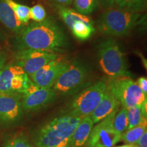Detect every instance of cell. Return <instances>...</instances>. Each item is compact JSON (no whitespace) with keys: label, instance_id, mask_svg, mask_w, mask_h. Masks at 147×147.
I'll return each instance as SVG.
<instances>
[{"label":"cell","instance_id":"obj_1","mask_svg":"<svg viewBox=\"0 0 147 147\" xmlns=\"http://www.w3.org/2000/svg\"><path fill=\"white\" fill-rule=\"evenodd\" d=\"M18 50L34 49L57 51L67 45L66 37L54 22L45 19L25 25L16 36Z\"/></svg>","mask_w":147,"mask_h":147},{"label":"cell","instance_id":"obj_2","mask_svg":"<svg viewBox=\"0 0 147 147\" xmlns=\"http://www.w3.org/2000/svg\"><path fill=\"white\" fill-rule=\"evenodd\" d=\"M82 117L64 115L49 121L36 134V147H69L71 136Z\"/></svg>","mask_w":147,"mask_h":147},{"label":"cell","instance_id":"obj_3","mask_svg":"<svg viewBox=\"0 0 147 147\" xmlns=\"http://www.w3.org/2000/svg\"><path fill=\"white\" fill-rule=\"evenodd\" d=\"M144 21L142 12H133L118 8L106 10L98 21L97 27L103 34L113 36H123Z\"/></svg>","mask_w":147,"mask_h":147},{"label":"cell","instance_id":"obj_4","mask_svg":"<svg viewBox=\"0 0 147 147\" xmlns=\"http://www.w3.org/2000/svg\"><path fill=\"white\" fill-rule=\"evenodd\" d=\"M98 61L102 71L110 78L130 77L125 56L115 40H108L100 44Z\"/></svg>","mask_w":147,"mask_h":147},{"label":"cell","instance_id":"obj_5","mask_svg":"<svg viewBox=\"0 0 147 147\" xmlns=\"http://www.w3.org/2000/svg\"><path fill=\"white\" fill-rule=\"evenodd\" d=\"M107 88L123 108L140 106L147 100L146 95L129 76L110 78Z\"/></svg>","mask_w":147,"mask_h":147},{"label":"cell","instance_id":"obj_6","mask_svg":"<svg viewBox=\"0 0 147 147\" xmlns=\"http://www.w3.org/2000/svg\"><path fill=\"white\" fill-rule=\"evenodd\" d=\"M107 89V82L99 80L74 97L71 102L68 115L83 117L89 116L98 105Z\"/></svg>","mask_w":147,"mask_h":147},{"label":"cell","instance_id":"obj_7","mask_svg":"<svg viewBox=\"0 0 147 147\" xmlns=\"http://www.w3.org/2000/svg\"><path fill=\"white\" fill-rule=\"evenodd\" d=\"M88 75L89 70L83 63L76 61L69 63L52 88L57 95L70 94L83 85Z\"/></svg>","mask_w":147,"mask_h":147},{"label":"cell","instance_id":"obj_8","mask_svg":"<svg viewBox=\"0 0 147 147\" xmlns=\"http://www.w3.org/2000/svg\"><path fill=\"white\" fill-rule=\"evenodd\" d=\"M33 82L16 64L5 65L0 70V93L23 95Z\"/></svg>","mask_w":147,"mask_h":147},{"label":"cell","instance_id":"obj_9","mask_svg":"<svg viewBox=\"0 0 147 147\" xmlns=\"http://www.w3.org/2000/svg\"><path fill=\"white\" fill-rule=\"evenodd\" d=\"M118 109L97 123L92 128L89 138L86 142L87 147H114L121 140V134L113 127V119Z\"/></svg>","mask_w":147,"mask_h":147},{"label":"cell","instance_id":"obj_10","mask_svg":"<svg viewBox=\"0 0 147 147\" xmlns=\"http://www.w3.org/2000/svg\"><path fill=\"white\" fill-rule=\"evenodd\" d=\"M59 57L55 51L23 49L16 53V64L30 77L46 64Z\"/></svg>","mask_w":147,"mask_h":147},{"label":"cell","instance_id":"obj_11","mask_svg":"<svg viewBox=\"0 0 147 147\" xmlns=\"http://www.w3.org/2000/svg\"><path fill=\"white\" fill-rule=\"evenodd\" d=\"M57 95L53 88H39L33 82L22 95V107L23 110L27 112L37 111L49 105L56 98Z\"/></svg>","mask_w":147,"mask_h":147},{"label":"cell","instance_id":"obj_12","mask_svg":"<svg viewBox=\"0 0 147 147\" xmlns=\"http://www.w3.org/2000/svg\"><path fill=\"white\" fill-rule=\"evenodd\" d=\"M68 64L69 62L59 57L46 64L29 78L39 88L50 89Z\"/></svg>","mask_w":147,"mask_h":147},{"label":"cell","instance_id":"obj_13","mask_svg":"<svg viewBox=\"0 0 147 147\" xmlns=\"http://www.w3.org/2000/svg\"><path fill=\"white\" fill-rule=\"evenodd\" d=\"M21 95L0 93V123H15L23 114Z\"/></svg>","mask_w":147,"mask_h":147},{"label":"cell","instance_id":"obj_14","mask_svg":"<svg viewBox=\"0 0 147 147\" xmlns=\"http://www.w3.org/2000/svg\"><path fill=\"white\" fill-rule=\"evenodd\" d=\"M119 105L120 104L118 100L107 88L98 105L89 115L93 123L96 124L105 119L114 111L118 109Z\"/></svg>","mask_w":147,"mask_h":147},{"label":"cell","instance_id":"obj_15","mask_svg":"<svg viewBox=\"0 0 147 147\" xmlns=\"http://www.w3.org/2000/svg\"><path fill=\"white\" fill-rule=\"evenodd\" d=\"M94 126L90 116L82 118L71 136L70 146L82 147L87 142L92 128Z\"/></svg>","mask_w":147,"mask_h":147},{"label":"cell","instance_id":"obj_16","mask_svg":"<svg viewBox=\"0 0 147 147\" xmlns=\"http://www.w3.org/2000/svg\"><path fill=\"white\" fill-rule=\"evenodd\" d=\"M0 22L9 30L16 34L21 32L24 27L4 0H0Z\"/></svg>","mask_w":147,"mask_h":147},{"label":"cell","instance_id":"obj_17","mask_svg":"<svg viewBox=\"0 0 147 147\" xmlns=\"http://www.w3.org/2000/svg\"><path fill=\"white\" fill-rule=\"evenodd\" d=\"M59 14L62 20L65 23V25L71 28L73 24L77 21H84L87 23H93V21L89 16L83 15V14L79 13L77 11L65 7H59Z\"/></svg>","mask_w":147,"mask_h":147},{"label":"cell","instance_id":"obj_18","mask_svg":"<svg viewBox=\"0 0 147 147\" xmlns=\"http://www.w3.org/2000/svg\"><path fill=\"white\" fill-rule=\"evenodd\" d=\"M73 36L79 40H86L91 38L95 32L93 23L84 21H77L73 24L70 29Z\"/></svg>","mask_w":147,"mask_h":147},{"label":"cell","instance_id":"obj_19","mask_svg":"<svg viewBox=\"0 0 147 147\" xmlns=\"http://www.w3.org/2000/svg\"><path fill=\"white\" fill-rule=\"evenodd\" d=\"M9 6L13 10L18 21L25 25H27L30 20V8L27 5L18 3L14 0H4Z\"/></svg>","mask_w":147,"mask_h":147},{"label":"cell","instance_id":"obj_20","mask_svg":"<svg viewBox=\"0 0 147 147\" xmlns=\"http://www.w3.org/2000/svg\"><path fill=\"white\" fill-rule=\"evenodd\" d=\"M128 119V129L139 125L146 124V117L143 113L140 106H132L127 108Z\"/></svg>","mask_w":147,"mask_h":147},{"label":"cell","instance_id":"obj_21","mask_svg":"<svg viewBox=\"0 0 147 147\" xmlns=\"http://www.w3.org/2000/svg\"><path fill=\"white\" fill-rule=\"evenodd\" d=\"M146 124H141L129 129L121 134V140L125 144H136L140 138L146 131Z\"/></svg>","mask_w":147,"mask_h":147},{"label":"cell","instance_id":"obj_22","mask_svg":"<svg viewBox=\"0 0 147 147\" xmlns=\"http://www.w3.org/2000/svg\"><path fill=\"white\" fill-rule=\"evenodd\" d=\"M117 8L133 12H144L146 7V0H115Z\"/></svg>","mask_w":147,"mask_h":147},{"label":"cell","instance_id":"obj_23","mask_svg":"<svg viewBox=\"0 0 147 147\" xmlns=\"http://www.w3.org/2000/svg\"><path fill=\"white\" fill-rule=\"evenodd\" d=\"M113 124L115 131L120 134H122L128 129L129 123L127 108H123L120 111L115 114Z\"/></svg>","mask_w":147,"mask_h":147},{"label":"cell","instance_id":"obj_24","mask_svg":"<svg viewBox=\"0 0 147 147\" xmlns=\"http://www.w3.org/2000/svg\"><path fill=\"white\" fill-rule=\"evenodd\" d=\"M74 5L77 12L83 15H89L96 9L97 0H74Z\"/></svg>","mask_w":147,"mask_h":147},{"label":"cell","instance_id":"obj_25","mask_svg":"<svg viewBox=\"0 0 147 147\" xmlns=\"http://www.w3.org/2000/svg\"><path fill=\"white\" fill-rule=\"evenodd\" d=\"M3 147H34L24 134H18L8 140Z\"/></svg>","mask_w":147,"mask_h":147},{"label":"cell","instance_id":"obj_26","mask_svg":"<svg viewBox=\"0 0 147 147\" xmlns=\"http://www.w3.org/2000/svg\"><path fill=\"white\" fill-rule=\"evenodd\" d=\"M30 19L35 22H42L45 21L47 17V12L43 5L36 4L30 8Z\"/></svg>","mask_w":147,"mask_h":147},{"label":"cell","instance_id":"obj_27","mask_svg":"<svg viewBox=\"0 0 147 147\" xmlns=\"http://www.w3.org/2000/svg\"><path fill=\"white\" fill-rule=\"evenodd\" d=\"M137 83L138 87L140 88V89L142 90V91L144 93L145 95H147V79L146 77H140L137 80V81L136 82Z\"/></svg>","mask_w":147,"mask_h":147},{"label":"cell","instance_id":"obj_28","mask_svg":"<svg viewBox=\"0 0 147 147\" xmlns=\"http://www.w3.org/2000/svg\"><path fill=\"white\" fill-rule=\"evenodd\" d=\"M97 2L99 1L104 8L106 9L113 8L115 5V0H97Z\"/></svg>","mask_w":147,"mask_h":147},{"label":"cell","instance_id":"obj_29","mask_svg":"<svg viewBox=\"0 0 147 147\" xmlns=\"http://www.w3.org/2000/svg\"><path fill=\"white\" fill-rule=\"evenodd\" d=\"M136 144L140 147H147V131H145L142 136L140 138Z\"/></svg>","mask_w":147,"mask_h":147},{"label":"cell","instance_id":"obj_30","mask_svg":"<svg viewBox=\"0 0 147 147\" xmlns=\"http://www.w3.org/2000/svg\"><path fill=\"white\" fill-rule=\"evenodd\" d=\"M7 57L6 55L2 51H0V70L5 66V63L6 62Z\"/></svg>","mask_w":147,"mask_h":147},{"label":"cell","instance_id":"obj_31","mask_svg":"<svg viewBox=\"0 0 147 147\" xmlns=\"http://www.w3.org/2000/svg\"><path fill=\"white\" fill-rule=\"evenodd\" d=\"M53 1L63 5H70L72 2V0H53Z\"/></svg>","mask_w":147,"mask_h":147},{"label":"cell","instance_id":"obj_32","mask_svg":"<svg viewBox=\"0 0 147 147\" xmlns=\"http://www.w3.org/2000/svg\"><path fill=\"white\" fill-rule=\"evenodd\" d=\"M114 147H129V144H125L123 145H121V146H114Z\"/></svg>","mask_w":147,"mask_h":147},{"label":"cell","instance_id":"obj_33","mask_svg":"<svg viewBox=\"0 0 147 147\" xmlns=\"http://www.w3.org/2000/svg\"><path fill=\"white\" fill-rule=\"evenodd\" d=\"M129 147H140L137 144H129Z\"/></svg>","mask_w":147,"mask_h":147}]
</instances>
